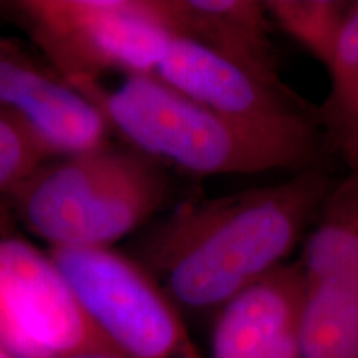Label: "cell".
Returning a JSON list of instances; mask_svg holds the SVG:
<instances>
[{"instance_id": "cell-15", "label": "cell", "mask_w": 358, "mask_h": 358, "mask_svg": "<svg viewBox=\"0 0 358 358\" xmlns=\"http://www.w3.org/2000/svg\"><path fill=\"white\" fill-rule=\"evenodd\" d=\"M64 358H123V357L115 355V353H80V355H71V357H64Z\"/></svg>"}, {"instance_id": "cell-6", "label": "cell", "mask_w": 358, "mask_h": 358, "mask_svg": "<svg viewBox=\"0 0 358 358\" xmlns=\"http://www.w3.org/2000/svg\"><path fill=\"white\" fill-rule=\"evenodd\" d=\"M0 335L3 345L22 358L120 355L87 315L50 254L17 236H0Z\"/></svg>"}, {"instance_id": "cell-14", "label": "cell", "mask_w": 358, "mask_h": 358, "mask_svg": "<svg viewBox=\"0 0 358 358\" xmlns=\"http://www.w3.org/2000/svg\"><path fill=\"white\" fill-rule=\"evenodd\" d=\"M52 156L24 118L0 106V194H12Z\"/></svg>"}, {"instance_id": "cell-1", "label": "cell", "mask_w": 358, "mask_h": 358, "mask_svg": "<svg viewBox=\"0 0 358 358\" xmlns=\"http://www.w3.org/2000/svg\"><path fill=\"white\" fill-rule=\"evenodd\" d=\"M334 185L307 168L279 185L181 206L145 239L141 267L174 303L222 308L284 266Z\"/></svg>"}, {"instance_id": "cell-16", "label": "cell", "mask_w": 358, "mask_h": 358, "mask_svg": "<svg viewBox=\"0 0 358 358\" xmlns=\"http://www.w3.org/2000/svg\"><path fill=\"white\" fill-rule=\"evenodd\" d=\"M0 358H19V357H15L13 355V353L8 350V348L3 345L2 342H0Z\"/></svg>"}, {"instance_id": "cell-13", "label": "cell", "mask_w": 358, "mask_h": 358, "mask_svg": "<svg viewBox=\"0 0 358 358\" xmlns=\"http://www.w3.org/2000/svg\"><path fill=\"white\" fill-rule=\"evenodd\" d=\"M264 3L277 29L327 70L332 66L352 6L338 0H267Z\"/></svg>"}, {"instance_id": "cell-8", "label": "cell", "mask_w": 358, "mask_h": 358, "mask_svg": "<svg viewBox=\"0 0 358 358\" xmlns=\"http://www.w3.org/2000/svg\"><path fill=\"white\" fill-rule=\"evenodd\" d=\"M153 75L191 100L236 118L277 122L312 116L290 88L268 87L208 47L182 37L171 35Z\"/></svg>"}, {"instance_id": "cell-9", "label": "cell", "mask_w": 358, "mask_h": 358, "mask_svg": "<svg viewBox=\"0 0 358 358\" xmlns=\"http://www.w3.org/2000/svg\"><path fill=\"white\" fill-rule=\"evenodd\" d=\"M306 292L301 262L280 266L219 312L213 358H302L299 317Z\"/></svg>"}, {"instance_id": "cell-12", "label": "cell", "mask_w": 358, "mask_h": 358, "mask_svg": "<svg viewBox=\"0 0 358 358\" xmlns=\"http://www.w3.org/2000/svg\"><path fill=\"white\" fill-rule=\"evenodd\" d=\"M330 73V93L317 118L329 129L348 168H358V2L340 38Z\"/></svg>"}, {"instance_id": "cell-2", "label": "cell", "mask_w": 358, "mask_h": 358, "mask_svg": "<svg viewBox=\"0 0 358 358\" xmlns=\"http://www.w3.org/2000/svg\"><path fill=\"white\" fill-rule=\"evenodd\" d=\"M140 153L192 174L307 169L317 153L312 116L252 122L191 100L155 75H128L118 87H73Z\"/></svg>"}, {"instance_id": "cell-10", "label": "cell", "mask_w": 358, "mask_h": 358, "mask_svg": "<svg viewBox=\"0 0 358 358\" xmlns=\"http://www.w3.org/2000/svg\"><path fill=\"white\" fill-rule=\"evenodd\" d=\"M168 34L208 47L261 80L287 90L280 80L274 22L257 0H153Z\"/></svg>"}, {"instance_id": "cell-4", "label": "cell", "mask_w": 358, "mask_h": 358, "mask_svg": "<svg viewBox=\"0 0 358 358\" xmlns=\"http://www.w3.org/2000/svg\"><path fill=\"white\" fill-rule=\"evenodd\" d=\"M0 10L71 88L111 71L153 75L171 38L153 0H15Z\"/></svg>"}, {"instance_id": "cell-7", "label": "cell", "mask_w": 358, "mask_h": 358, "mask_svg": "<svg viewBox=\"0 0 358 358\" xmlns=\"http://www.w3.org/2000/svg\"><path fill=\"white\" fill-rule=\"evenodd\" d=\"M0 106L24 118L53 156H71L108 145V123L95 105L50 66L0 35Z\"/></svg>"}, {"instance_id": "cell-11", "label": "cell", "mask_w": 358, "mask_h": 358, "mask_svg": "<svg viewBox=\"0 0 358 358\" xmlns=\"http://www.w3.org/2000/svg\"><path fill=\"white\" fill-rule=\"evenodd\" d=\"M299 262L307 284L358 294V168L335 181Z\"/></svg>"}, {"instance_id": "cell-3", "label": "cell", "mask_w": 358, "mask_h": 358, "mask_svg": "<svg viewBox=\"0 0 358 358\" xmlns=\"http://www.w3.org/2000/svg\"><path fill=\"white\" fill-rule=\"evenodd\" d=\"M166 194L153 158L105 145L43 163L10 196L27 229L62 249L108 248L153 216Z\"/></svg>"}, {"instance_id": "cell-5", "label": "cell", "mask_w": 358, "mask_h": 358, "mask_svg": "<svg viewBox=\"0 0 358 358\" xmlns=\"http://www.w3.org/2000/svg\"><path fill=\"white\" fill-rule=\"evenodd\" d=\"M50 257L123 358H203L176 303L136 262L110 248L50 249Z\"/></svg>"}]
</instances>
